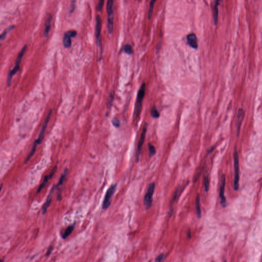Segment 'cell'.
<instances>
[{
	"label": "cell",
	"instance_id": "cell-17",
	"mask_svg": "<svg viewBox=\"0 0 262 262\" xmlns=\"http://www.w3.org/2000/svg\"><path fill=\"white\" fill-rule=\"evenodd\" d=\"M51 20H52V17L51 15L49 16L46 20V22H45V28L44 32L45 37H47V36L49 34V31L50 30Z\"/></svg>",
	"mask_w": 262,
	"mask_h": 262
},
{
	"label": "cell",
	"instance_id": "cell-28",
	"mask_svg": "<svg viewBox=\"0 0 262 262\" xmlns=\"http://www.w3.org/2000/svg\"><path fill=\"white\" fill-rule=\"evenodd\" d=\"M112 124L115 127H116V128H118L120 126V122H119V120L117 118H114L113 120H112Z\"/></svg>",
	"mask_w": 262,
	"mask_h": 262
},
{
	"label": "cell",
	"instance_id": "cell-30",
	"mask_svg": "<svg viewBox=\"0 0 262 262\" xmlns=\"http://www.w3.org/2000/svg\"><path fill=\"white\" fill-rule=\"evenodd\" d=\"M75 1H71L69 9L70 12V13H72V12H73V11L74 10L75 5Z\"/></svg>",
	"mask_w": 262,
	"mask_h": 262
},
{
	"label": "cell",
	"instance_id": "cell-10",
	"mask_svg": "<svg viewBox=\"0 0 262 262\" xmlns=\"http://www.w3.org/2000/svg\"><path fill=\"white\" fill-rule=\"evenodd\" d=\"M147 131V124H146L144 126L143 130H142V133L141 134L140 138L139 141L138 146V148H137V160L138 161L139 159V157L140 155V153L141 152L142 150V146L144 144L145 138H146V133Z\"/></svg>",
	"mask_w": 262,
	"mask_h": 262
},
{
	"label": "cell",
	"instance_id": "cell-2",
	"mask_svg": "<svg viewBox=\"0 0 262 262\" xmlns=\"http://www.w3.org/2000/svg\"><path fill=\"white\" fill-rule=\"evenodd\" d=\"M27 45H24L23 46V47L22 48L21 50L19 53V54H17V59H16V61H15L14 67L8 73L7 80V86H10V85H11V81H12V76L17 73L18 71H19L20 68V64L21 63V62L23 56L24 55V54H25V52L26 50L27 49Z\"/></svg>",
	"mask_w": 262,
	"mask_h": 262
},
{
	"label": "cell",
	"instance_id": "cell-8",
	"mask_svg": "<svg viewBox=\"0 0 262 262\" xmlns=\"http://www.w3.org/2000/svg\"><path fill=\"white\" fill-rule=\"evenodd\" d=\"M225 184H226V176L225 175H223L221 177V185L220 187V192H219V197L220 198V202L221 204L223 207L226 206V198L224 196V192H225Z\"/></svg>",
	"mask_w": 262,
	"mask_h": 262
},
{
	"label": "cell",
	"instance_id": "cell-16",
	"mask_svg": "<svg viewBox=\"0 0 262 262\" xmlns=\"http://www.w3.org/2000/svg\"><path fill=\"white\" fill-rule=\"evenodd\" d=\"M53 188L51 189V191H50V193H49V195H48V196L47 198V200H46L45 203L44 204V205L43 206L42 212L43 213H46L48 208L49 207V205H50V203H51L53 191V190H54V189L53 190Z\"/></svg>",
	"mask_w": 262,
	"mask_h": 262
},
{
	"label": "cell",
	"instance_id": "cell-7",
	"mask_svg": "<svg viewBox=\"0 0 262 262\" xmlns=\"http://www.w3.org/2000/svg\"><path fill=\"white\" fill-rule=\"evenodd\" d=\"M116 188V185H112L108 189L107 193L105 195L103 204V210H107L111 204V201L114 193H115V189Z\"/></svg>",
	"mask_w": 262,
	"mask_h": 262
},
{
	"label": "cell",
	"instance_id": "cell-12",
	"mask_svg": "<svg viewBox=\"0 0 262 262\" xmlns=\"http://www.w3.org/2000/svg\"><path fill=\"white\" fill-rule=\"evenodd\" d=\"M56 169H57V167L55 166V168L52 170V171L50 172V173L48 175L46 176V177H45L44 180L43 181V182L42 183V184L39 185V188L37 189V193H39V192H40V191H41L44 188V187L45 186V185H46V184L48 182L49 180L52 177L53 175H54V174H55V172H56Z\"/></svg>",
	"mask_w": 262,
	"mask_h": 262
},
{
	"label": "cell",
	"instance_id": "cell-5",
	"mask_svg": "<svg viewBox=\"0 0 262 262\" xmlns=\"http://www.w3.org/2000/svg\"><path fill=\"white\" fill-rule=\"evenodd\" d=\"M114 1L109 0L107 2V12L108 14V28L110 34L113 30V6Z\"/></svg>",
	"mask_w": 262,
	"mask_h": 262
},
{
	"label": "cell",
	"instance_id": "cell-22",
	"mask_svg": "<svg viewBox=\"0 0 262 262\" xmlns=\"http://www.w3.org/2000/svg\"><path fill=\"white\" fill-rule=\"evenodd\" d=\"M67 174H68V170H67V169H66L65 170L64 172H63V174L61 175L57 186H61V185H63V183L64 182L65 180V179H66V176L67 175Z\"/></svg>",
	"mask_w": 262,
	"mask_h": 262
},
{
	"label": "cell",
	"instance_id": "cell-18",
	"mask_svg": "<svg viewBox=\"0 0 262 262\" xmlns=\"http://www.w3.org/2000/svg\"><path fill=\"white\" fill-rule=\"evenodd\" d=\"M195 204H196V214L198 218H200L201 216V205H200V197L199 194H197L195 201Z\"/></svg>",
	"mask_w": 262,
	"mask_h": 262
},
{
	"label": "cell",
	"instance_id": "cell-32",
	"mask_svg": "<svg viewBox=\"0 0 262 262\" xmlns=\"http://www.w3.org/2000/svg\"><path fill=\"white\" fill-rule=\"evenodd\" d=\"M52 247H50L49 248V249L48 250L47 252V255H50V254H51V251H52Z\"/></svg>",
	"mask_w": 262,
	"mask_h": 262
},
{
	"label": "cell",
	"instance_id": "cell-29",
	"mask_svg": "<svg viewBox=\"0 0 262 262\" xmlns=\"http://www.w3.org/2000/svg\"><path fill=\"white\" fill-rule=\"evenodd\" d=\"M104 2H105V1H104L103 0H100L99 2H98L97 6V10L99 11L102 10V8L103 7Z\"/></svg>",
	"mask_w": 262,
	"mask_h": 262
},
{
	"label": "cell",
	"instance_id": "cell-13",
	"mask_svg": "<svg viewBox=\"0 0 262 262\" xmlns=\"http://www.w3.org/2000/svg\"><path fill=\"white\" fill-rule=\"evenodd\" d=\"M187 40L189 46L194 49H197L198 48V42L196 34L194 33H191L187 36Z\"/></svg>",
	"mask_w": 262,
	"mask_h": 262
},
{
	"label": "cell",
	"instance_id": "cell-11",
	"mask_svg": "<svg viewBox=\"0 0 262 262\" xmlns=\"http://www.w3.org/2000/svg\"><path fill=\"white\" fill-rule=\"evenodd\" d=\"M245 115V112L242 109H240L238 110L237 114V120H236V130H237V135L238 136L240 131L241 127L242 125V122L243 120L244 117Z\"/></svg>",
	"mask_w": 262,
	"mask_h": 262
},
{
	"label": "cell",
	"instance_id": "cell-24",
	"mask_svg": "<svg viewBox=\"0 0 262 262\" xmlns=\"http://www.w3.org/2000/svg\"><path fill=\"white\" fill-rule=\"evenodd\" d=\"M148 148L150 156L154 155L156 154V150L155 147L153 144H148Z\"/></svg>",
	"mask_w": 262,
	"mask_h": 262
},
{
	"label": "cell",
	"instance_id": "cell-4",
	"mask_svg": "<svg viewBox=\"0 0 262 262\" xmlns=\"http://www.w3.org/2000/svg\"><path fill=\"white\" fill-rule=\"evenodd\" d=\"M233 160H234V169H235V175L233 181V188L235 191H238L239 188V159H238V153L237 150H235L233 154Z\"/></svg>",
	"mask_w": 262,
	"mask_h": 262
},
{
	"label": "cell",
	"instance_id": "cell-33",
	"mask_svg": "<svg viewBox=\"0 0 262 262\" xmlns=\"http://www.w3.org/2000/svg\"><path fill=\"white\" fill-rule=\"evenodd\" d=\"M223 262H226V260H224V261Z\"/></svg>",
	"mask_w": 262,
	"mask_h": 262
},
{
	"label": "cell",
	"instance_id": "cell-1",
	"mask_svg": "<svg viewBox=\"0 0 262 262\" xmlns=\"http://www.w3.org/2000/svg\"><path fill=\"white\" fill-rule=\"evenodd\" d=\"M52 110H50L49 112H48V113L47 115L46 116V118L45 119L44 125H43L42 128L41 129V132H40V133L39 134V137L37 138V139L35 141V142L33 144V145L32 146V149L31 150L29 154H28V155L27 156V158H26L25 161V163H27L29 161V160L32 157V156H33L34 153L36 152V149L37 146H39V144H40L42 143V142L43 139L44 138V135H45V131H46V128L47 127L48 124L49 122V120H50V117H51V114H52Z\"/></svg>",
	"mask_w": 262,
	"mask_h": 262
},
{
	"label": "cell",
	"instance_id": "cell-9",
	"mask_svg": "<svg viewBox=\"0 0 262 262\" xmlns=\"http://www.w3.org/2000/svg\"><path fill=\"white\" fill-rule=\"evenodd\" d=\"M77 35V31L75 30H71L65 32L63 37V45L66 48L70 47L71 45V38Z\"/></svg>",
	"mask_w": 262,
	"mask_h": 262
},
{
	"label": "cell",
	"instance_id": "cell-3",
	"mask_svg": "<svg viewBox=\"0 0 262 262\" xmlns=\"http://www.w3.org/2000/svg\"><path fill=\"white\" fill-rule=\"evenodd\" d=\"M146 91V84L144 83L141 85L140 89L139 90L137 94V100L136 103L135 114L138 117L140 115L142 108V102L144 100V96Z\"/></svg>",
	"mask_w": 262,
	"mask_h": 262
},
{
	"label": "cell",
	"instance_id": "cell-31",
	"mask_svg": "<svg viewBox=\"0 0 262 262\" xmlns=\"http://www.w3.org/2000/svg\"><path fill=\"white\" fill-rule=\"evenodd\" d=\"M113 94H110V96H109V98L108 103V106L109 107L111 106V103H112V102H113Z\"/></svg>",
	"mask_w": 262,
	"mask_h": 262
},
{
	"label": "cell",
	"instance_id": "cell-6",
	"mask_svg": "<svg viewBox=\"0 0 262 262\" xmlns=\"http://www.w3.org/2000/svg\"><path fill=\"white\" fill-rule=\"evenodd\" d=\"M155 189V184L154 183H152L149 185L147 191L144 197V205L147 209L150 208V206L152 204L153 197L154 194V191Z\"/></svg>",
	"mask_w": 262,
	"mask_h": 262
},
{
	"label": "cell",
	"instance_id": "cell-19",
	"mask_svg": "<svg viewBox=\"0 0 262 262\" xmlns=\"http://www.w3.org/2000/svg\"><path fill=\"white\" fill-rule=\"evenodd\" d=\"M74 226L73 225H71V226H69L67 228H66V230H65L64 232L63 235H62L63 238H67L72 232L73 230H74Z\"/></svg>",
	"mask_w": 262,
	"mask_h": 262
},
{
	"label": "cell",
	"instance_id": "cell-21",
	"mask_svg": "<svg viewBox=\"0 0 262 262\" xmlns=\"http://www.w3.org/2000/svg\"><path fill=\"white\" fill-rule=\"evenodd\" d=\"M14 27H15V26L14 25H10L8 27H7V28H6L3 32H2V34L0 36L1 40L3 41L4 39H5V37H6V36L7 34V33L9 32L10 30H11L12 29H14Z\"/></svg>",
	"mask_w": 262,
	"mask_h": 262
},
{
	"label": "cell",
	"instance_id": "cell-25",
	"mask_svg": "<svg viewBox=\"0 0 262 262\" xmlns=\"http://www.w3.org/2000/svg\"><path fill=\"white\" fill-rule=\"evenodd\" d=\"M204 184L205 190V191H207L209 189V186H210V181H209L208 176H206L204 178Z\"/></svg>",
	"mask_w": 262,
	"mask_h": 262
},
{
	"label": "cell",
	"instance_id": "cell-20",
	"mask_svg": "<svg viewBox=\"0 0 262 262\" xmlns=\"http://www.w3.org/2000/svg\"><path fill=\"white\" fill-rule=\"evenodd\" d=\"M156 2V1H155V0L154 1V0H153V1H150L149 11H148V14H147V17H148V19L149 20L150 19V18L152 17L153 12V10H154V5H155V3Z\"/></svg>",
	"mask_w": 262,
	"mask_h": 262
},
{
	"label": "cell",
	"instance_id": "cell-27",
	"mask_svg": "<svg viewBox=\"0 0 262 262\" xmlns=\"http://www.w3.org/2000/svg\"><path fill=\"white\" fill-rule=\"evenodd\" d=\"M166 258V255L165 254H161L156 259V262H163L165 260Z\"/></svg>",
	"mask_w": 262,
	"mask_h": 262
},
{
	"label": "cell",
	"instance_id": "cell-23",
	"mask_svg": "<svg viewBox=\"0 0 262 262\" xmlns=\"http://www.w3.org/2000/svg\"><path fill=\"white\" fill-rule=\"evenodd\" d=\"M150 114H151V115L153 117H154L155 118H157L160 116V114H159L157 109L155 107H153L151 111H150Z\"/></svg>",
	"mask_w": 262,
	"mask_h": 262
},
{
	"label": "cell",
	"instance_id": "cell-15",
	"mask_svg": "<svg viewBox=\"0 0 262 262\" xmlns=\"http://www.w3.org/2000/svg\"><path fill=\"white\" fill-rule=\"evenodd\" d=\"M219 1H216L215 2V4L213 5V17L214 20V23L216 25L218 23L219 15Z\"/></svg>",
	"mask_w": 262,
	"mask_h": 262
},
{
	"label": "cell",
	"instance_id": "cell-14",
	"mask_svg": "<svg viewBox=\"0 0 262 262\" xmlns=\"http://www.w3.org/2000/svg\"><path fill=\"white\" fill-rule=\"evenodd\" d=\"M96 21V26H95V36L97 41H99L100 32H101V28H102V22L99 15H97Z\"/></svg>",
	"mask_w": 262,
	"mask_h": 262
},
{
	"label": "cell",
	"instance_id": "cell-26",
	"mask_svg": "<svg viewBox=\"0 0 262 262\" xmlns=\"http://www.w3.org/2000/svg\"><path fill=\"white\" fill-rule=\"evenodd\" d=\"M124 50H125V52L128 53V54H132V53H133V49H132V47L131 45H129V44H127L125 46V47H124Z\"/></svg>",
	"mask_w": 262,
	"mask_h": 262
}]
</instances>
